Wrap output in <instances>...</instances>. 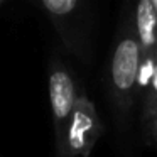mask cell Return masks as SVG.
<instances>
[{
    "mask_svg": "<svg viewBox=\"0 0 157 157\" xmlns=\"http://www.w3.org/2000/svg\"><path fill=\"white\" fill-rule=\"evenodd\" d=\"M142 61V49L135 32H125L115 44L110 61V90L118 110L127 112L137 95L139 66Z\"/></svg>",
    "mask_w": 157,
    "mask_h": 157,
    "instance_id": "obj_1",
    "label": "cell"
},
{
    "mask_svg": "<svg viewBox=\"0 0 157 157\" xmlns=\"http://www.w3.org/2000/svg\"><path fill=\"white\" fill-rule=\"evenodd\" d=\"M49 85V103L52 112V125H54V142L56 157H64V139L68 123L71 118L75 101L78 98V90L69 68L59 59L52 56L48 69Z\"/></svg>",
    "mask_w": 157,
    "mask_h": 157,
    "instance_id": "obj_2",
    "label": "cell"
},
{
    "mask_svg": "<svg viewBox=\"0 0 157 157\" xmlns=\"http://www.w3.org/2000/svg\"><path fill=\"white\" fill-rule=\"evenodd\" d=\"M103 133L96 106L85 93H78L64 139V157H90Z\"/></svg>",
    "mask_w": 157,
    "mask_h": 157,
    "instance_id": "obj_3",
    "label": "cell"
},
{
    "mask_svg": "<svg viewBox=\"0 0 157 157\" xmlns=\"http://www.w3.org/2000/svg\"><path fill=\"white\" fill-rule=\"evenodd\" d=\"M39 7L52 22L61 42L76 56L85 54V29H83V4L79 0H41Z\"/></svg>",
    "mask_w": 157,
    "mask_h": 157,
    "instance_id": "obj_4",
    "label": "cell"
},
{
    "mask_svg": "<svg viewBox=\"0 0 157 157\" xmlns=\"http://www.w3.org/2000/svg\"><path fill=\"white\" fill-rule=\"evenodd\" d=\"M135 37L144 54H157V14L150 0L137 4Z\"/></svg>",
    "mask_w": 157,
    "mask_h": 157,
    "instance_id": "obj_5",
    "label": "cell"
},
{
    "mask_svg": "<svg viewBox=\"0 0 157 157\" xmlns=\"http://www.w3.org/2000/svg\"><path fill=\"white\" fill-rule=\"evenodd\" d=\"M142 106H144V117H145L147 122L154 115H157V56H155V61H154V73H152L150 85L142 98Z\"/></svg>",
    "mask_w": 157,
    "mask_h": 157,
    "instance_id": "obj_6",
    "label": "cell"
},
{
    "mask_svg": "<svg viewBox=\"0 0 157 157\" xmlns=\"http://www.w3.org/2000/svg\"><path fill=\"white\" fill-rule=\"evenodd\" d=\"M149 133H150V139L154 142H157V115H154L149 120Z\"/></svg>",
    "mask_w": 157,
    "mask_h": 157,
    "instance_id": "obj_7",
    "label": "cell"
},
{
    "mask_svg": "<svg viewBox=\"0 0 157 157\" xmlns=\"http://www.w3.org/2000/svg\"><path fill=\"white\" fill-rule=\"evenodd\" d=\"M152 2V7H154V10H155V14H157V0H150Z\"/></svg>",
    "mask_w": 157,
    "mask_h": 157,
    "instance_id": "obj_8",
    "label": "cell"
},
{
    "mask_svg": "<svg viewBox=\"0 0 157 157\" xmlns=\"http://www.w3.org/2000/svg\"><path fill=\"white\" fill-rule=\"evenodd\" d=\"M0 7H2V2H0Z\"/></svg>",
    "mask_w": 157,
    "mask_h": 157,
    "instance_id": "obj_9",
    "label": "cell"
}]
</instances>
